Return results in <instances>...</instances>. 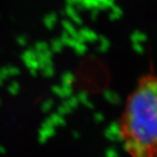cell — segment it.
<instances>
[{
	"label": "cell",
	"instance_id": "1",
	"mask_svg": "<svg viewBox=\"0 0 157 157\" xmlns=\"http://www.w3.org/2000/svg\"><path fill=\"white\" fill-rule=\"evenodd\" d=\"M156 118V78L147 74L129 95L120 117V139L130 157H157Z\"/></svg>",
	"mask_w": 157,
	"mask_h": 157
}]
</instances>
